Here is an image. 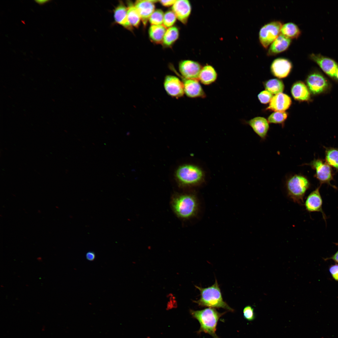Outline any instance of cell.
Segmentation results:
<instances>
[{"label":"cell","instance_id":"1","mask_svg":"<svg viewBox=\"0 0 338 338\" xmlns=\"http://www.w3.org/2000/svg\"><path fill=\"white\" fill-rule=\"evenodd\" d=\"M190 312L200 324L198 333L203 332L209 334L213 338H219L216 333V327L220 318L225 312L220 313L215 308L210 307L201 310H190Z\"/></svg>","mask_w":338,"mask_h":338},{"label":"cell","instance_id":"2","mask_svg":"<svg viewBox=\"0 0 338 338\" xmlns=\"http://www.w3.org/2000/svg\"><path fill=\"white\" fill-rule=\"evenodd\" d=\"M195 286L200 292V297L198 300H194L193 302L199 306L214 308H222L230 311H233V310L223 300L216 280L213 285L207 288Z\"/></svg>","mask_w":338,"mask_h":338},{"label":"cell","instance_id":"3","mask_svg":"<svg viewBox=\"0 0 338 338\" xmlns=\"http://www.w3.org/2000/svg\"><path fill=\"white\" fill-rule=\"evenodd\" d=\"M178 182L182 186L198 185L205 180V174L199 166L193 164H185L179 166L175 172Z\"/></svg>","mask_w":338,"mask_h":338},{"label":"cell","instance_id":"4","mask_svg":"<svg viewBox=\"0 0 338 338\" xmlns=\"http://www.w3.org/2000/svg\"><path fill=\"white\" fill-rule=\"evenodd\" d=\"M171 205L175 214L179 218H189L196 213L197 203L195 197L191 194L176 195L172 198Z\"/></svg>","mask_w":338,"mask_h":338},{"label":"cell","instance_id":"5","mask_svg":"<svg viewBox=\"0 0 338 338\" xmlns=\"http://www.w3.org/2000/svg\"><path fill=\"white\" fill-rule=\"evenodd\" d=\"M289 197L294 202L301 204L310 183L308 179L300 174H295L289 177L286 183Z\"/></svg>","mask_w":338,"mask_h":338},{"label":"cell","instance_id":"6","mask_svg":"<svg viewBox=\"0 0 338 338\" xmlns=\"http://www.w3.org/2000/svg\"><path fill=\"white\" fill-rule=\"evenodd\" d=\"M282 23L275 20L264 25L259 32V39L261 45L267 49L280 33Z\"/></svg>","mask_w":338,"mask_h":338},{"label":"cell","instance_id":"7","mask_svg":"<svg viewBox=\"0 0 338 338\" xmlns=\"http://www.w3.org/2000/svg\"><path fill=\"white\" fill-rule=\"evenodd\" d=\"M309 165L315 170V177L321 183L330 184V182L333 179V174L330 165L319 159H314Z\"/></svg>","mask_w":338,"mask_h":338},{"label":"cell","instance_id":"8","mask_svg":"<svg viewBox=\"0 0 338 338\" xmlns=\"http://www.w3.org/2000/svg\"><path fill=\"white\" fill-rule=\"evenodd\" d=\"M309 58L316 63L331 78L335 77L338 65L334 60L320 54L314 53L311 54Z\"/></svg>","mask_w":338,"mask_h":338},{"label":"cell","instance_id":"9","mask_svg":"<svg viewBox=\"0 0 338 338\" xmlns=\"http://www.w3.org/2000/svg\"><path fill=\"white\" fill-rule=\"evenodd\" d=\"M306 84L310 91L313 94H318L325 91L329 84L325 77L317 72L311 73L306 79Z\"/></svg>","mask_w":338,"mask_h":338},{"label":"cell","instance_id":"10","mask_svg":"<svg viewBox=\"0 0 338 338\" xmlns=\"http://www.w3.org/2000/svg\"><path fill=\"white\" fill-rule=\"evenodd\" d=\"M163 85L166 92L172 97L178 98L182 97L184 95L183 83L182 80L176 76L166 75L164 78Z\"/></svg>","mask_w":338,"mask_h":338},{"label":"cell","instance_id":"11","mask_svg":"<svg viewBox=\"0 0 338 338\" xmlns=\"http://www.w3.org/2000/svg\"><path fill=\"white\" fill-rule=\"evenodd\" d=\"M202 68V66L199 63L190 60H182L178 64L179 70L181 75L187 79L198 80L199 74Z\"/></svg>","mask_w":338,"mask_h":338},{"label":"cell","instance_id":"12","mask_svg":"<svg viewBox=\"0 0 338 338\" xmlns=\"http://www.w3.org/2000/svg\"><path fill=\"white\" fill-rule=\"evenodd\" d=\"M177 74L182 79L184 93L187 97L191 98L205 97V94L198 80L186 79L177 73Z\"/></svg>","mask_w":338,"mask_h":338},{"label":"cell","instance_id":"13","mask_svg":"<svg viewBox=\"0 0 338 338\" xmlns=\"http://www.w3.org/2000/svg\"><path fill=\"white\" fill-rule=\"evenodd\" d=\"M292 68L290 61L284 58H277L274 60L270 67L273 74L277 77L282 78L287 77Z\"/></svg>","mask_w":338,"mask_h":338},{"label":"cell","instance_id":"14","mask_svg":"<svg viewBox=\"0 0 338 338\" xmlns=\"http://www.w3.org/2000/svg\"><path fill=\"white\" fill-rule=\"evenodd\" d=\"M159 1L157 0H137L135 6L140 16L144 26L145 27L149 18L155 11L154 3Z\"/></svg>","mask_w":338,"mask_h":338},{"label":"cell","instance_id":"15","mask_svg":"<svg viewBox=\"0 0 338 338\" xmlns=\"http://www.w3.org/2000/svg\"><path fill=\"white\" fill-rule=\"evenodd\" d=\"M320 186L312 191L306 198L305 203L306 210L309 212H320L325 220V216L322 209V200L320 194Z\"/></svg>","mask_w":338,"mask_h":338},{"label":"cell","instance_id":"16","mask_svg":"<svg viewBox=\"0 0 338 338\" xmlns=\"http://www.w3.org/2000/svg\"><path fill=\"white\" fill-rule=\"evenodd\" d=\"M172 9L177 18L182 23L186 24L191 12L190 2L187 0H176Z\"/></svg>","mask_w":338,"mask_h":338},{"label":"cell","instance_id":"17","mask_svg":"<svg viewBox=\"0 0 338 338\" xmlns=\"http://www.w3.org/2000/svg\"><path fill=\"white\" fill-rule=\"evenodd\" d=\"M291 43V39L280 33L269 47L267 55L271 56L287 50Z\"/></svg>","mask_w":338,"mask_h":338},{"label":"cell","instance_id":"18","mask_svg":"<svg viewBox=\"0 0 338 338\" xmlns=\"http://www.w3.org/2000/svg\"><path fill=\"white\" fill-rule=\"evenodd\" d=\"M291 103L290 97L281 93L273 96L267 109L275 112L284 111L289 108Z\"/></svg>","mask_w":338,"mask_h":338},{"label":"cell","instance_id":"19","mask_svg":"<svg viewBox=\"0 0 338 338\" xmlns=\"http://www.w3.org/2000/svg\"><path fill=\"white\" fill-rule=\"evenodd\" d=\"M127 7L120 1L114 11V16L115 23L126 29L132 31L133 27L128 21L127 14Z\"/></svg>","mask_w":338,"mask_h":338},{"label":"cell","instance_id":"20","mask_svg":"<svg viewBox=\"0 0 338 338\" xmlns=\"http://www.w3.org/2000/svg\"><path fill=\"white\" fill-rule=\"evenodd\" d=\"M247 123L261 139H265L269 128L268 121L266 119L257 117L251 119Z\"/></svg>","mask_w":338,"mask_h":338},{"label":"cell","instance_id":"21","mask_svg":"<svg viewBox=\"0 0 338 338\" xmlns=\"http://www.w3.org/2000/svg\"><path fill=\"white\" fill-rule=\"evenodd\" d=\"M291 92L294 98L299 101H307L310 98V93L305 84L301 81L296 82L293 85Z\"/></svg>","mask_w":338,"mask_h":338},{"label":"cell","instance_id":"22","mask_svg":"<svg viewBox=\"0 0 338 338\" xmlns=\"http://www.w3.org/2000/svg\"><path fill=\"white\" fill-rule=\"evenodd\" d=\"M217 78V74L211 65L207 64L202 68L200 72L198 80L202 84L208 85L214 82Z\"/></svg>","mask_w":338,"mask_h":338},{"label":"cell","instance_id":"23","mask_svg":"<svg viewBox=\"0 0 338 338\" xmlns=\"http://www.w3.org/2000/svg\"><path fill=\"white\" fill-rule=\"evenodd\" d=\"M301 31L298 26L292 22L283 24L280 33L290 39H297L301 34Z\"/></svg>","mask_w":338,"mask_h":338},{"label":"cell","instance_id":"24","mask_svg":"<svg viewBox=\"0 0 338 338\" xmlns=\"http://www.w3.org/2000/svg\"><path fill=\"white\" fill-rule=\"evenodd\" d=\"M166 30V28L163 25H151L149 29L150 39L157 44L162 43Z\"/></svg>","mask_w":338,"mask_h":338},{"label":"cell","instance_id":"25","mask_svg":"<svg viewBox=\"0 0 338 338\" xmlns=\"http://www.w3.org/2000/svg\"><path fill=\"white\" fill-rule=\"evenodd\" d=\"M127 3V14L129 23L133 27L138 28L141 20L140 16L134 4L130 1H128Z\"/></svg>","mask_w":338,"mask_h":338},{"label":"cell","instance_id":"26","mask_svg":"<svg viewBox=\"0 0 338 338\" xmlns=\"http://www.w3.org/2000/svg\"><path fill=\"white\" fill-rule=\"evenodd\" d=\"M179 36V31L176 26L168 28L165 34L162 43L166 47H170L177 40Z\"/></svg>","mask_w":338,"mask_h":338},{"label":"cell","instance_id":"27","mask_svg":"<svg viewBox=\"0 0 338 338\" xmlns=\"http://www.w3.org/2000/svg\"><path fill=\"white\" fill-rule=\"evenodd\" d=\"M264 86L266 90L272 94L281 93L284 89L282 81L276 79H272L266 82Z\"/></svg>","mask_w":338,"mask_h":338},{"label":"cell","instance_id":"28","mask_svg":"<svg viewBox=\"0 0 338 338\" xmlns=\"http://www.w3.org/2000/svg\"><path fill=\"white\" fill-rule=\"evenodd\" d=\"M325 159L329 165L338 170V148H326Z\"/></svg>","mask_w":338,"mask_h":338},{"label":"cell","instance_id":"29","mask_svg":"<svg viewBox=\"0 0 338 338\" xmlns=\"http://www.w3.org/2000/svg\"><path fill=\"white\" fill-rule=\"evenodd\" d=\"M164 14L162 10H155L149 19V21L151 25H162L163 24Z\"/></svg>","mask_w":338,"mask_h":338},{"label":"cell","instance_id":"30","mask_svg":"<svg viewBox=\"0 0 338 338\" xmlns=\"http://www.w3.org/2000/svg\"><path fill=\"white\" fill-rule=\"evenodd\" d=\"M287 114L284 111H276L271 114L268 118V122L281 124L284 122L287 118Z\"/></svg>","mask_w":338,"mask_h":338},{"label":"cell","instance_id":"31","mask_svg":"<svg viewBox=\"0 0 338 338\" xmlns=\"http://www.w3.org/2000/svg\"><path fill=\"white\" fill-rule=\"evenodd\" d=\"M177 17L172 11L169 10L164 14L163 24L166 28L172 26L176 22Z\"/></svg>","mask_w":338,"mask_h":338},{"label":"cell","instance_id":"32","mask_svg":"<svg viewBox=\"0 0 338 338\" xmlns=\"http://www.w3.org/2000/svg\"><path fill=\"white\" fill-rule=\"evenodd\" d=\"M243 315L247 320L252 321L255 318V315L253 308L250 305L245 306L243 309Z\"/></svg>","mask_w":338,"mask_h":338},{"label":"cell","instance_id":"33","mask_svg":"<svg viewBox=\"0 0 338 338\" xmlns=\"http://www.w3.org/2000/svg\"><path fill=\"white\" fill-rule=\"evenodd\" d=\"M273 97L272 94L266 90L262 91L258 95V98L260 102L265 104L270 101Z\"/></svg>","mask_w":338,"mask_h":338},{"label":"cell","instance_id":"34","mask_svg":"<svg viewBox=\"0 0 338 338\" xmlns=\"http://www.w3.org/2000/svg\"><path fill=\"white\" fill-rule=\"evenodd\" d=\"M329 271L333 278L338 281V264H336L330 266Z\"/></svg>","mask_w":338,"mask_h":338},{"label":"cell","instance_id":"35","mask_svg":"<svg viewBox=\"0 0 338 338\" xmlns=\"http://www.w3.org/2000/svg\"><path fill=\"white\" fill-rule=\"evenodd\" d=\"M176 1V0H160L159 1V2L162 6L166 7H168L172 5L173 6Z\"/></svg>","mask_w":338,"mask_h":338},{"label":"cell","instance_id":"36","mask_svg":"<svg viewBox=\"0 0 338 338\" xmlns=\"http://www.w3.org/2000/svg\"><path fill=\"white\" fill-rule=\"evenodd\" d=\"M85 257L88 260L92 261L95 259V254L93 251H90L86 253Z\"/></svg>","mask_w":338,"mask_h":338},{"label":"cell","instance_id":"37","mask_svg":"<svg viewBox=\"0 0 338 338\" xmlns=\"http://www.w3.org/2000/svg\"><path fill=\"white\" fill-rule=\"evenodd\" d=\"M329 259L333 260L335 262L338 263V250Z\"/></svg>","mask_w":338,"mask_h":338},{"label":"cell","instance_id":"38","mask_svg":"<svg viewBox=\"0 0 338 338\" xmlns=\"http://www.w3.org/2000/svg\"><path fill=\"white\" fill-rule=\"evenodd\" d=\"M35 2L38 3L39 4L41 5H43L48 2H50L51 0H34Z\"/></svg>","mask_w":338,"mask_h":338},{"label":"cell","instance_id":"39","mask_svg":"<svg viewBox=\"0 0 338 338\" xmlns=\"http://www.w3.org/2000/svg\"><path fill=\"white\" fill-rule=\"evenodd\" d=\"M335 77L338 79V68L336 72Z\"/></svg>","mask_w":338,"mask_h":338}]
</instances>
